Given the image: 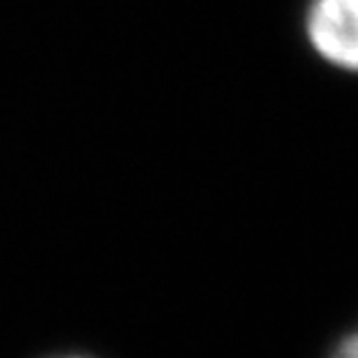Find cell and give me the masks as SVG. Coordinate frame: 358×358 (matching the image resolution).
I'll list each match as a JSON object with an SVG mask.
<instances>
[{"label": "cell", "instance_id": "6da1fadb", "mask_svg": "<svg viewBox=\"0 0 358 358\" xmlns=\"http://www.w3.org/2000/svg\"><path fill=\"white\" fill-rule=\"evenodd\" d=\"M306 35L324 60L358 73V0H311Z\"/></svg>", "mask_w": 358, "mask_h": 358}, {"label": "cell", "instance_id": "7a4b0ae2", "mask_svg": "<svg viewBox=\"0 0 358 358\" xmlns=\"http://www.w3.org/2000/svg\"><path fill=\"white\" fill-rule=\"evenodd\" d=\"M331 358H358V331L346 336V338L338 343V348H336Z\"/></svg>", "mask_w": 358, "mask_h": 358}]
</instances>
